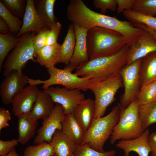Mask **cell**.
Returning <instances> with one entry per match:
<instances>
[{
  "mask_svg": "<svg viewBox=\"0 0 156 156\" xmlns=\"http://www.w3.org/2000/svg\"><path fill=\"white\" fill-rule=\"evenodd\" d=\"M129 46L127 44L114 55L89 60L78 66L74 73L93 81L103 79L118 74L126 65Z\"/></svg>",
  "mask_w": 156,
  "mask_h": 156,
  "instance_id": "1",
  "label": "cell"
},
{
  "mask_svg": "<svg viewBox=\"0 0 156 156\" xmlns=\"http://www.w3.org/2000/svg\"><path fill=\"white\" fill-rule=\"evenodd\" d=\"M127 44L124 37L115 31L99 27L88 30L86 45L89 60L114 55Z\"/></svg>",
  "mask_w": 156,
  "mask_h": 156,
  "instance_id": "2",
  "label": "cell"
},
{
  "mask_svg": "<svg viewBox=\"0 0 156 156\" xmlns=\"http://www.w3.org/2000/svg\"><path fill=\"white\" fill-rule=\"evenodd\" d=\"M66 14L68 19L72 23L88 30L99 27L116 31L120 25L118 19L91 10L82 0H70Z\"/></svg>",
  "mask_w": 156,
  "mask_h": 156,
  "instance_id": "3",
  "label": "cell"
},
{
  "mask_svg": "<svg viewBox=\"0 0 156 156\" xmlns=\"http://www.w3.org/2000/svg\"><path fill=\"white\" fill-rule=\"evenodd\" d=\"M120 111L118 103L112 108L111 112L106 116L94 118L80 144L87 143L95 150L104 152V144L110 138L119 120Z\"/></svg>",
  "mask_w": 156,
  "mask_h": 156,
  "instance_id": "4",
  "label": "cell"
},
{
  "mask_svg": "<svg viewBox=\"0 0 156 156\" xmlns=\"http://www.w3.org/2000/svg\"><path fill=\"white\" fill-rule=\"evenodd\" d=\"M139 104L137 99L126 108L121 109L119 120L110 137V142L134 139L141 136L143 130L138 113Z\"/></svg>",
  "mask_w": 156,
  "mask_h": 156,
  "instance_id": "5",
  "label": "cell"
},
{
  "mask_svg": "<svg viewBox=\"0 0 156 156\" xmlns=\"http://www.w3.org/2000/svg\"><path fill=\"white\" fill-rule=\"evenodd\" d=\"M123 86L119 73L103 79L91 80L89 90L95 96L94 118L103 116L107 107L115 101L117 91Z\"/></svg>",
  "mask_w": 156,
  "mask_h": 156,
  "instance_id": "6",
  "label": "cell"
},
{
  "mask_svg": "<svg viewBox=\"0 0 156 156\" xmlns=\"http://www.w3.org/2000/svg\"><path fill=\"white\" fill-rule=\"evenodd\" d=\"M47 71L50 76L48 79L42 80L29 78L28 83L32 85L43 84L42 88L43 90L56 85H62L68 89H78L84 91L89 90L91 80L78 76L73 73V70L71 69L65 68L61 69L54 66L47 68Z\"/></svg>",
  "mask_w": 156,
  "mask_h": 156,
  "instance_id": "7",
  "label": "cell"
},
{
  "mask_svg": "<svg viewBox=\"0 0 156 156\" xmlns=\"http://www.w3.org/2000/svg\"><path fill=\"white\" fill-rule=\"evenodd\" d=\"M34 32H28L21 36V39L16 46L7 55L3 64L4 70L3 75L5 77L12 71H22L30 60L34 61V49L33 38Z\"/></svg>",
  "mask_w": 156,
  "mask_h": 156,
  "instance_id": "8",
  "label": "cell"
},
{
  "mask_svg": "<svg viewBox=\"0 0 156 156\" xmlns=\"http://www.w3.org/2000/svg\"><path fill=\"white\" fill-rule=\"evenodd\" d=\"M142 59L125 65L119 73L123 82L124 91L118 104L120 109L126 108L136 100L141 89L140 69Z\"/></svg>",
  "mask_w": 156,
  "mask_h": 156,
  "instance_id": "9",
  "label": "cell"
},
{
  "mask_svg": "<svg viewBox=\"0 0 156 156\" xmlns=\"http://www.w3.org/2000/svg\"><path fill=\"white\" fill-rule=\"evenodd\" d=\"M49 94L54 103L61 105L65 114L72 113L75 107L85 98L78 89L51 86L43 90Z\"/></svg>",
  "mask_w": 156,
  "mask_h": 156,
  "instance_id": "10",
  "label": "cell"
},
{
  "mask_svg": "<svg viewBox=\"0 0 156 156\" xmlns=\"http://www.w3.org/2000/svg\"><path fill=\"white\" fill-rule=\"evenodd\" d=\"M65 115L62 106L56 104L49 116L42 122V126L37 131L34 144H38L45 141L50 143L56 131L62 130L61 123Z\"/></svg>",
  "mask_w": 156,
  "mask_h": 156,
  "instance_id": "11",
  "label": "cell"
},
{
  "mask_svg": "<svg viewBox=\"0 0 156 156\" xmlns=\"http://www.w3.org/2000/svg\"><path fill=\"white\" fill-rule=\"evenodd\" d=\"M5 77L0 84V93L3 103L8 105L25 87L28 78L22 71L17 70L12 71Z\"/></svg>",
  "mask_w": 156,
  "mask_h": 156,
  "instance_id": "12",
  "label": "cell"
},
{
  "mask_svg": "<svg viewBox=\"0 0 156 156\" xmlns=\"http://www.w3.org/2000/svg\"><path fill=\"white\" fill-rule=\"evenodd\" d=\"M137 40L129 46L126 65L156 51V40L148 31L143 30Z\"/></svg>",
  "mask_w": 156,
  "mask_h": 156,
  "instance_id": "13",
  "label": "cell"
},
{
  "mask_svg": "<svg viewBox=\"0 0 156 156\" xmlns=\"http://www.w3.org/2000/svg\"><path fill=\"white\" fill-rule=\"evenodd\" d=\"M39 91L37 85H29L16 94L11 103L14 115L17 117L21 115L29 114Z\"/></svg>",
  "mask_w": 156,
  "mask_h": 156,
  "instance_id": "14",
  "label": "cell"
},
{
  "mask_svg": "<svg viewBox=\"0 0 156 156\" xmlns=\"http://www.w3.org/2000/svg\"><path fill=\"white\" fill-rule=\"evenodd\" d=\"M74 29L76 42L74 52L69 64L64 68L73 70L80 65L89 60L86 45L88 30L72 23Z\"/></svg>",
  "mask_w": 156,
  "mask_h": 156,
  "instance_id": "15",
  "label": "cell"
},
{
  "mask_svg": "<svg viewBox=\"0 0 156 156\" xmlns=\"http://www.w3.org/2000/svg\"><path fill=\"white\" fill-rule=\"evenodd\" d=\"M22 27L16 37H21L27 33L40 32L46 27L41 19L35 8L34 1L27 0L25 11L23 17Z\"/></svg>",
  "mask_w": 156,
  "mask_h": 156,
  "instance_id": "16",
  "label": "cell"
},
{
  "mask_svg": "<svg viewBox=\"0 0 156 156\" xmlns=\"http://www.w3.org/2000/svg\"><path fill=\"white\" fill-rule=\"evenodd\" d=\"M149 130L147 129L139 137L134 139L121 140L116 144V146L122 150L125 156H129L131 152L137 153L139 156H148L151 150L148 142Z\"/></svg>",
  "mask_w": 156,
  "mask_h": 156,
  "instance_id": "17",
  "label": "cell"
},
{
  "mask_svg": "<svg viewBox=\"0 0 156 156\" xmlns=\"http://www.w3.org/2000/svg\"><path fill=\"white\" fill-rule=\"evenodd\" d=\"M94 101L90 98L85 99L78 105L72 114L77 122L86 132L94 118Z\"/></svg>",
  "mask_w": 156,
  "mask_h": 156,
  "instance_id": "18",
  "label": "cell"
},
{
  "mask_svg": "<svg viewBox=\"0 0 156 156\" xmlns=\"http://www.w3.org/2000/svg\"><path fill=\"white\" fill-rule=\"evenodd\" d=\"M56 156H74L78 145L68 138L62 130H57L50 143Z\"/></svg>",
  "mask_w": 156,
  "mask_h": 156,
  "instance_id": "19",
  "label": "cell"
},
{
  "mask_svg": "<svg viewBox=\"0 0 156 156\" xmlns=\"http://www.w3.org/2000/svg\"><path fill=\"white\" fill-rule=\"evenodd\" d=\"M18 141L21 144H25L34 136L38 122V120L30 114L18 116Z\"/></svg>",
  "mask_w": 156,
  "mask_h": 156,
  "instance_id": "20",
  "label": "cell"
},
{
  "mask_svg": "<svg viewBox=\"0 0 156 156\" xmlns=\"http://www.w3.org/2000/svg\"><path fill=\"white\" fill-rule=\"evenodd\" d=\"M50 96L43 90L39 91L36 101L30 114L38 120L48 117L55 106Z\"/></svg>",
  "mask_w": 156,
  "mask_h": 156,
  "instance_id": "21",
  "label": "cell"
},
{
  "mask_svg": "<svg viewBox=\"0 0 156 156\" xmlns=\"http://www.w3.org/2000/svg\"><path fill=\"white\" fill-rule=\"evenodd\" d=\"M140 76L141 88L156 80V51L142 59Z\"/></svg>",
  "mask_w": 156,
  "mask_h": 156,
  "instance_id": "22",
  "label": "cell"
},
{
  "mask_svg": "<svg viewBox=\"0 0 156 156\" xmlns=\"http://www.w3.org/2000/svg\"><path fill=\"white\" fill-rule=\"evenodd\" d=\"M61 45L58 43L53 46L46 45L37 52L36 62L47 68L55 66L60 58Z\"/></svg>",
  "mask_w": 156,
  "mask_h": 156,
  "instance_id": "23",
  "label": "cell"
},
{
  "mask_svg": "<svg viewBox=\"0 0 156 156\" xmlns=\"http://www.w3.org/2000/svg\"><path fill=\"white\" fill-rule=\"evenodd\" d=\"M61 124L64 134L75 143L80 144L86 132L75 120L72 113L66 114Z\"/></svg>",
  "mask_w": 156,
  "mask_h": 156,
  "instance_id": "24",
  "label": "cell"
},
{
  "mask_svg": "<svg viewBox=\"0 0 156 156\" xmlns=\"http://www.w3.org/2000/svg\"><path fill=\"white\" fill-rule=\"evenodd\" d=\"M55 0H37L34 1L35 8L45 27L50 29L58 21L55 16L53 8Z\"/></svg>",
  "mask_w": 156,
  "mask_h": 156,
  "instance_id": "25",
  "label": "cell"
},
{
  "mask_svg": "<svg viewBox=\"0 0 156 156\" xmlns=\"http://www.w3.org/2000/svg\"><path fill=\"white\" fill-rule=\"evenodd\" d=\"M76 42L75 34L72 24L69 25L67 34L61 45L58 63L68 65L73 55Z\"/></svg>",
  "mask_w": 156,
  "mask_h": 156,
  "instance_id": "26",
  "label": "cell"
},
{
  "mask_svg": "<svg viewBox=\"0 0 156 156\" xmlns=\"http://www.w3.org/2000/svg\"><path fill=\"white\" fill-rule=\"evenodd\" d=\"M138 113L144 131L150 125L156 123V101L139 105Z\"/></svg>",
  "mask_w": 156,
  "mask_h": 156,
  "instance_id": "27",
  "label": "cell"
},
{
  "mask_svg": "<svg viewBox=\"0 0 156 156\" xmlns=\"http://www.w3.org/2000/svg\"><path fill=\"white\" fill-rule=\"evenodd\" d=\"M21 37H15L12 34L3 35L0 34V71L9 53L17 45Z\"/></svg>",
  "mask_w": 156,
  "mask_h": 156,
  "instance_id": "28",
  "label": "cell"
},
{
  "mask_svg": "<svg viewBox=\"0 0 156 156\" xmlns=\"http://www.w3.org/2000/svg\"><path fill=\"white\" fill-rule=\"evenodd\" d=\"M124 16L133 23L144 24L156 32V17L145 15L133 10H125Z\"/></svg>",
  "mask_w": 156,
  "mask_h": 156,
  "instance_id": "29",
  "label": "cell"
},
{
  "mask_svg": "<svg viewBox=\"0 0 156 156\" xmlns=\"http://www.w3.org/2000/svg\"><path fill=\"white\" fill-rule=\"evenodd\" d=\"M0 16L8 25L11 33L17 35L22 27L23 21L12 14L1 0L0 1Z\"/></svg>",
  "mask_w": 156,
  "mask_h": 156,
  "instance_id": "30",
  "label": "cell"
},
{
  "mask_svg": "<svg viewBox=\"0 0 156 156\" xmlns=\"http://www.w3.org/2000/svg\"><path fill=\"white\" fill-rule=\"evenodd\" d=\"M54 155L50 143L45 141L38 144L26 147L23 156H54Z\"/></svg>",
  "mask_w": 156,
  "mask_h": 156,
  "instance_id": "31",
  "label": "cell"
},
{
  "mask_svg": "<svg viewBox=\"0 0 156 156\" xmlns=\"http://www.w3.org/2000/svg\"><path fill=\"white\" fill-rule=\"evenodd\" d=\"M137 99L139 105L156 101V80L141 88Z\"/></svg>",
  "mask_w": 156,
  "mask_h": 156,
  "instance_id": "32",
  "label": "cell"
},
{
  "mask_svg": "<svg viewBox=\"0 0 156 156\" xmlns=\"http://www.w3.org/2000/svg\"><path fill=\"white\" fill-rule=\"evenodd\" d=\"M133 10L145 15L156 16V0H135Z\"/></svg>",
  "mask_w": 156,
  "mask_h": 156,
  "instance_id": "33",
  "label": "cell"
},
{
  "mask_svg": "<svg viewBox=\"0 0 156 156\" xmlns=\"http://www.w3.org/2000/svg\"><path fill=\"white\" fill-rule=\"evenodd\" d=\"M116 153L114 150H111L103 153L97 151L91 148L88 143L78 145L74 156H114Z\"/></svg>",
  "mask_w": 156,
  "mask_h": 156,
  "instance_id": "34",
  "label": "cell"
},
{
  "mask_svg": "<svg viewBox=\"0 0 156 156\" xmlns=\"http://www.w3.org/2000/svg\"><path fill=\"white\" fill-rule=\"evenodd\" d=\"M6 8L13 15L20 18H23L27 3L24 0H1Z\"/></svg>",
  "mask_w": 156,
  "mask_h": 156,
  "instance_id": "35",
  "label": "cell"
},
{
  "mask_svg": "<svg viewBox=\"0 0 156 156\" xmlns=\"http://www.w3.org/2000/svg\"><path fill=\"white\" fill-rule=\"evenodd\" d=\"M50 29L45 27L35 35L33 38V43L34 49V57L37 52L46 45L47 37Z\"/></svg>",
  "mask_w": 156,
  "mask_h": 156,
  "instance_id": "36",
  "label": "cell"
},
{
  "mask_svg": "<svg viewBox=\"0 0 156 156\" xmlns=\"http://www.w3.org/2000/svg\"><path fill=\"white\" fill-rule=\"evenodd\" d=\"M94 7L101 10V14H105L107 10L112 11L117 10L116 0H93Z\"/></svg>",
  "mask_w": 156,
  "mask_h": 156,
  "instance_id": "37",
  "label": "cell"
},
{
  "mask_svg": "<svg viewBox=\"0 0 156 156\" xmlns=\"http://www.w3.org/2000/svg\"><path fill=\"white\" fill-rule=\"evenodd\" d=\"M61 24L58 22L50 28L46 43V45L53 46L57 44V40L61 29Z\"/></svg>",
  "mask_w": 156,
  "mask_h": 156,
  "instance_id": "38",
  "label": "cell"
},
{
  "mask_svg": "<svg viewBox=\"0 0 156 156\" xmlns=\"http://www.w3.org/2000/svg\"><path fill=\"white\" fill-rule=\"evenodd\" d=\"M18 143V140L15 138L8 141L0 140V156H4L8 154L15 148Z\"/></svg>",
  "mask_w": 156,
  "mask_h": 156,
  "instance_id": "39",
  "label": "cell"
},
{
  "mask_svg": "<svg viewBox=\"0 0 156 156\" xmlns=\"http://www.w3.org/2000/svg\"><path fill=\"white\" fill-rule=\"evenodd\" d=\"M135 1V0H116L117 13H120L125 10H132Z\"/></svg>",
  "mask_w": 156,
  "mask_h": 156,
  "instance_id": "40",
  "label": "cell"
},
{
  "mask_svg": "<svg viewBox=\"0 0 156 156\" xmlns=\"http://www.w3.org/2000/svg\"><path fill=\"white\" fill-rule=\"evenodd\" d=\"M11 119V114L3 107L0 108V131L9 126L8 122Z\"/></svg>",
  "mask_w": 156,
  "mask_h": 156,
  "instance_id": "41",
  "label": "cell"
},
{
  "mask_svg": "<svg viewBox=\"0 0 156 156\" xmlns=\"http://www.w3.org/2000/svg\"><path fill=\"white\" fill-rule=\"evenodd\" d=\"M148 142L151 150L152 156H156V132L149 135Z\"/></svg>",
  "mask_w": 156,
  "mask_h": 156,
  "instance_id": "42",
  "label": "cell"
},
{
  "mask_svg": "<svg viewBox=\"0 0 156 156\" xmlns=\"http://www.w3.org/2000/svg\"><path fill=\"white\" fill-rule=\"evenodd\" d=\"M0 34L3 35L12 34L8 25L4 20L0 16Z\"/></svg>",
  "mask_w": 156,
  "mask_h": 156,
  "instance_id": "43",
  "label": "cell"
},
{
  "mask_svg": "<svg viewBox=\"0 0 156 156\" xmlns=\"http://www.w3.org/2000/svg\"><path fill=\"white\" fill-rule=\"evenodd\" d=\"M134 25L138 28L146 30L150 34L154 37L156 40V32L152 30L145 25L139 23H133Z\"/></svg>",
  "mask_w": 156,
  "mask_h": 156,
  "instance_id": "44",
  "label": "cell"
},
{
  "mask_svg": "<svg viewBox=\"0 0 156 156\" xmlns=\"http://www.w3.org/2000/svg\"><path fill=\"white\" fill-rule=\"evenodd\" d=\"M4 156H20L16 152L14 148L9 153Z\"/></svg>",
  "mask_w": 156,
  "mask_h": 156,
  "instance_id": "45",
  "label": "cell"
},
{
  "mask_svg": "<svg viewBox=\"0 0 156 156\" xmlns=\"http://www.w3.org/2000/svg\"><path fill=\"white\" fill-rule=\"evenodd\" d=\"M54 156H56V155H54Z\"/></svg>",
  "mask_w": 156,
  "mask_h": 156,
  "instance_id": "46",
  "label": "cell"
}]
</instances>
